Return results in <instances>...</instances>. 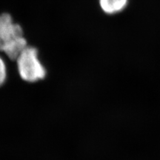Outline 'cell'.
<instances>
[{
  "label": "cell",
  "instance_id": "cell-4",
  "mask_svg": "<svg viewBox=\"0 0 160 160\" xmlns=\"http://www.w3.org/2000/svg\"><path fill=\"white\" fill-rule=\"evenodd\" d=\"M8 75V65L6 61L2 56L0 54V87L5 85L7 82Z\"/></svg>",
  "mask_w": 160,
  "mask_h": 160
},
{
  "label": "cell",
  "instance_id": "cell-2",
  "mask_svg": "<svg viewBox=\"0 0 160 160\" xmlns=\"http://www.w3.org/2000/svg\"><path fill=\"white\" fill-rule=\"evenodd\" d=\"M20 79L28 83H36L47 77V68L39 57L37 48L28 45L15 61Z\"/></svg>",
  "mask_w": 160,
  "mask_h": 160
},
{
  "label": "cell",
  "instance_id": "cell-3",
  "mask_svg": "<svg viewBox=\"0 0 160 160\" xmlns=\"http://www.w3.org/2000/svg\"><path fill=\"white\" fill-rule=\"evenodd\" d=\"M128 0H99L100 7L107 14H115L122 11Z\"/></svg>",
  "mask_w": 160,
  "mask_h": 160
},
{
  "label": "cell",
  "instance_id": "cell-1",
  "mask_svg": "<svg viewBox=\"0 0 160 160\" xmlns=\"http://www.w3.org/2000/svg\"><path fill=\"white\" fill-rule=\"evenodd\" d=\"M28 45L22 27L15 22L8 13L0 14V54L15 62L19 53Z\"/></svg>",
  "mask_w": 160,
  "mask_h": 160
}]
</instances>
